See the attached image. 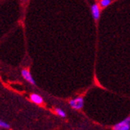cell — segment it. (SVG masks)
<instances>
[{
  "label": "cell",
  "instance_id": "cell-4",
  "mask_svg": "<svg viewBox=\"0 0 130 130\" xmlns=\"http://www.w3.org/2000/svg\"><path fill=\"white\" fill-rule=\"evenodd\" d=\"M91 10H92V14L94 19L98 20L100 18V8L98 7V4H93L91 7Z\"/></svg>",
  "mask_w": 130,
  "mask_h": 130
},
{
  "label": "cell",
  "instance_id": "cell-6",
  "mask_svg": "<svg viewBox=\"0 0 130 130\" xmlns=\"http://www.w3.org/2000/svg\"><path fill=\"white\" fill-rule=\"evenodd\" d=\"M111 3V0H101L100 4L101 7H106L107 6H109Z\"/></svg>",
  "mask_w": 130,
  "mask_h": 130
},
{
  "label": "cell",
  "instance_id": "cell-2",
  "mask_svg": "<svg viewBox=\"0 0 130 130\" xmlns=\"http://www.w3.org/2000/svg\"><path fill=\"white\" fill-rule=\"evenodd\" d=\"M129 121H130V118L128 117L123 121L117 124V125L113 127V129H115V130H129V128H130V122Z\"/></svg>",
  "mask_w": 130,
  "mask_h": 130
},
{
  "label": "cell",
  "instance_id": "cell-8",
  "mask_svg": "<svg viewBox=\"0 0 130 130\" xmlns=\"http://www.w3.org/2000/svg\"><path fill=\"white\" fill-rule=\"evenodd\" d=\"M0 127H3V128H10V125H8V124L1 121V120H0Z\"/></svg>",
  "mask_w": 130,
  "mask_h": 130
},
{
  "label": "cell",
  "instance_id": "cell-7",
  "mask_svg": "<svg viewBox=\"0 0 130 130\" xmlns=\"http://www.w3.org/2000/svg\"><path fill=\"white\" fill-rule=\"evenodd\" d=\"M55 111L58 114V116H60L61 117H66V112L63 110H61V109H56Z\"/></svg>",
  "mask_w": 130,
  "mask_h": 130
},
{
  "label": "cell",
  "instance_id": "cell-1",
  "mask_svg": "<svg viewBox=\"0 0 130 130\" xmlns=\"http://www.w3.org/2000/svg\"><path fill=\"white\" fill-rule=\"evenodd\" d=\"M70 104L72 108L74 109H81L84 106V99L82 97L73 99L70 101Z\"/></svg>",
  "mask_w": 130,
  "mask_h": 130
},
{
  "label": "cell",
  "instance_id": "cell-5",
  "mask_svg": "<svg viewBox=\"0 0 130 130\" xmlns=\"http://www.w3.org/2000/svg\"><path fill=\"white\" fill-rule=\"evenodd\" d=\"M30 99H31V101H33V102H35L37 105H41L43 102V99L42 98V97H40L39 95L35 94V93L31 94Z\"/></svg>",
  "mask_w": 130,
  "mask_h": 130
},
{
  "label": "cell",
  "instance_id": "cell-3",
  "mask_svg": "<svg viewBox=\"0 0 130 130\" xmlns=\"http://www.w3.org/2000/svg\"><path fill=\"white\" fill-rule=\"evenodd\" d=\"M22 77H23L27 82H29L30 84L35 85V80L33 79V77H32V75L30 74V73L29 70H23L22 71Z\"/></svg>",
  "mask_w": 130,
  "mask_h": 130
}]
</instances>
